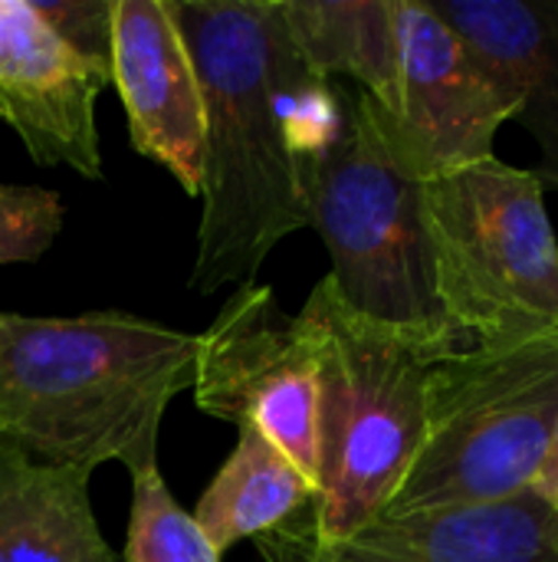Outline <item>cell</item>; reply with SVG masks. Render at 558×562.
<instances>
[{"mask_svg": "<svg viewBox=\"0 0 558 562\" xmlns=\"http://www.w3.org/2000/svg\"><path fill=\"white\" fill-rule=\"evenodd\" d=\"M556 418L558 336L434 362L424 435L385 514L483 507L533 491Z\"/></svg>", "mask_w": 558, "mask_h": 562, "instance_id": "obj_5", "label": "cell"}, {"mask_svg": "<svg viewBox=\"0 0 558 562\" xmlns=\"http://www.w3.org/2000/svg\"><path fill=\"white\" fill-rule=\"evenodd\" d=\"M520 95L539 148L536 178L558 191V0H424Z\"/></svg>", "mask_w": 558, "mask_h": 562, "instance_id": "obj_12", "label": "cell"}, {"mask_svg": "<svg viewBox=\"0 0 558 562\" xmlns=\"http://www.w3.org/2000/svg\"><path fill=\"white\" fill-rule=\"evenodd\" d=\"M201 412L266 435L319 487V379L309 336L270 286L234 290L197 336Z\"/></svg>", "mask_w": 558, "mask_h": 562, "instance_id": "obj_8", "label": "cell"}, {"mask_svg": "<svg viewBox=\"0 0 558 562\" xmlns=\"http://www.w3.org/2000/svg\"><path fill=\"white\" fill-rule=\"evenodd\" d=\"M46 30L86 63L105 86L112 82V10L115 0H30Z\"/></svg>", "mask_w": 558, "mask_h": 562, "instance_id": "obj_18", "label": "cell"}, {"mask_svg": "<svg viewBox=\"0 0 558 562\" xmlns=\"http://www.w3.org/2000/svg\"><path fill=\"white\" fill-rule=\"evenodd\" d=\"M447 326L483 349L558 336V244L546 188L497 155L421 188Z\"/></svg>", "mask_w": 558, "mask_h": 562, "instance_id": "obj_4", "label": "cell"}, {"mask_svg": "<svg viewBox=\"0 0 558 562\" xmlns=\"http://www.w3.org/2000/svg\"><path fill=\"white\" fill-rule=\"evenodd\" d=\"M59 231L62 201L56 191L0 184V263H30L43 257Z\"/></svg>", "mask_w": 558, "mask_h": 562, "instance_id": "obj_17", "label": "cell"}, {"mask_svg": "<svg viewBox=\"0 0 558 562\" xmlns=\"http://www.w3.org/2000/svg\"><path fill=\"white\" fill-rule=\"evenodd\" d=\"M316 501V484L260 431L240 428L237 448L191 514L224 557L237 540L263 537Z\"/></svg>", "mask_w": 558, "mask_h": 562, "instance_id": "obj_15", "label": "cell"}, {"mask_svg": "<svg viewBox=\"0 0 558 562\" xmlns=\"http://www.w3.org/2000/svg\"><path fill=\"white\" fill-rule=\"evenodd\" d=\"M125 562H220L197 520L171 497L158 468L132 477Z\"/></svg>", "mask_w": 558, "mask_h": 562, "instance_id": "obj_16", "label": "cell"}, {"mask_svg": "<svg viewBox=\"0 0 558 562\" xmlns=\"http://www.w3.org/2000/svg\"><path fill=\"white\" fill-rule=\"evenodd\" d=\"M171 13L204 92L191 290H243L283 237L309 227L306 171L335 142L345 92L306 63L283 0H171Z\"/></svg>", "mask_w": 558, "mask_h": 562, "instance_id": "obj_1", "label": "cell"}, {"mask_svg": "<svg viewBox=\"0 0 558 562\" xmlns=\"http://www.w3.org/2000/svg\"><path fill=\"white\" fill-rule=\"evenodd\" d=\"M105 82L23 0H0V122L43 168L102 178L95 99Z\"/></svg>", "mask_w": 558, "mask_h": 562, "instance_id": "obj_11", "label": "cell"}, {"mask_svg": "<svg viewBox=\"0 0 558 562\" xmlns=\"http://www.w3.org/2000/svg\"><path fill=\"white\" fill-rule=\"evenodd\" d=\"M533 491H536V494L553 507V514L558 517V418H556V428H553V438H549L546 461H543V468H539V474H536Z\"/></svg>", "mask_w": 558, "mask_h": 562, "instance_id": "obj_19", "label": "cell"}, {"mask_svg": "<svg viewBox=\"0 0 558 562\" xmlns=\"http://www.w3.org/2000/svg\"><path fill=\"white\" fill-rule=\"evenodd\" d=\"M112 86L122 95L132 145L161 165L184 194L201 198L204 92L171 0H115Z\"/></svg>", "mask_w": 558, "mask_h": 562, "instance_id": "obj_10", "label": "cell"}, {"mask_svg": "<svg viewBox=\"0 0 558 562\" xmlns=\"http://www.w3.org/2000/svg\"><path fill=\"white\" fill-rule=\"evenodd\" d=\"M197 336L128 313H0V441L30 461L92 474L158 468V431L194 385Z\"/></svg>", "mask_w": 558, "mask_h": 562, "instance_id": "obj_2", "label": "cell"}, {"mask_svg": "<svg viewBox=\"0 0 558 562\" xmlns=\"http://www.w3.org/2000/svg\"><path fill=\"white\" fill-rule=\"evenodd\" d=\"M0 562H115L92 517L89 477L0 441Z\"/></svg>", "mask_w": 558, "mask_h": 562, "instance_id": "obj_13", "label": "cell"}, {"mask_svg": "<svg viewBox=\"0 0 558 562\" xmlns=\"http://www.w3.org/2000/svg\"><path fill=\"white\" fill-rule=\"evenodd\" d=\"M263 562H558V517L526 491L483 507L382 514L339 543H322L303 514L257 537Z\"/></svg>", "mask_w": 558, "mask_h": 562, "instance_id": "obj_9", "label": "cell"}, {"mask_svg": "<svg viewBox=\"0 0 558 562\" xmlns=\"http://www.w3.org/2000/svg\"><path fill=\"white\" fill-rule=\"evenodd\" d=\"M319 379V487L303 510L322 543H339L385 514L421 435L434 362L460 352L345 306L322 277L296 313Z\"/></svg>", "mask_w": 558, "mask_h": 562, "instance_id": "obj_3", "label": "cell"}, {"mask_svg": "<svg viewBox=\"0 0 558 562\" xmlns=\"http://www.w3.org/2000/svg\"><path fill=\"white\" fill-rule=\"evenodd\" d=\"M398 33V102L378 135L395 165L428 184L493 158L503 122L516 119V89L493 72L424 0H391Z\"/></svg>", "mask_w": 558, "mask_h": 562, "instance_id": "obj_7", "label": "cell"}, {"mask_svg": "<svg viewBox=\"0 0 558 562\" xmlns=\"http://www.w3.org/2000/svg\"><path fill=\"white\" fill-rule=\"evenodd\" d=\"M289 33L306 63L352 79L382 109L398 102V33L391 0H283Z\"/></svg>", "mask_w": 558, "mask_h": 562, "instance_id": "obj_14", "label": "cell"}, {"mask_svg": "<svg viewBox=\"0 0 558 562\" xmlns=\"http://www.w3.org/2000/svg\"><path fill=\"white\" fill-rule=\"evenodd\" d=\"M421 188L388 155L368 95L345 92L342 128L306 171L309 227L332 260L326 280L368 319L470 349L437 303Z\"/></svg>", "mask_w": 558, "mask_h": 562, "instance_id": "obj_6", "label": "cell"}]
</instances>
